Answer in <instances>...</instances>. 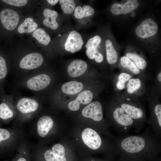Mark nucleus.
I'll return each mask as SVG.
<instances>
[{"instance_id":"f257e3e1","label":"nucleus","mask_w":161,"mask_h":161,"mask_svg":"<svg viewBox=\"0 0 161 161\" xmlns=\"http://www.w3.org/2000/svg\"><path fill=\"white\" fill-rule=\"evenodd\" d=\"M17 116L14 120L13 128L21 127L34 119L40 114L42 104L39 97H21L15 100Z\"/></svg>"},{"instance_id":"f03ea898","label":"nucleus","mask_w":161,"mask_h":161,"mask_svg":"<svg viewBox=\"0 0 161 161\" xmlns=\"http://www.w3.org/2000/svg\"><path fill=\"white\" fill-rule=\"evenodd\" d=\"M27 134L23 127H0V158L11 155L27 138Z\"/></svg>"},{"instance_id":"7ed1b4c3","label":"nucleus","mask_w":161,"mask_h":161,"mask_svg":"<svg viewBox=\"0 0 161 161\" xmlns=\"http://www.w3.org/2000/svg\"><path fill=\"white\" fill-rule=\"evenodd\" d=\"M51 80L49 75L37 70L25 76L16 79L15 84L20 89L31 91L35 96H38L39 93L49 86Z\"/></svg>"},{"instance_id":"20e7f679","label":"nucleus","mask_w":161,"mask_h":161,"mask_svg":"<svg viewBox=\"0 0 161 161\" xmlns=\"http://www.w3.org/2000/svg\"><path fill=\"white\" fill-rule=\"evenodd\" d=\"M118 147L130 154L140 153L149 149L158 148L155 140L147 135L129 136L121 140Z\"/></svg>"},{"instance_id":"39448f33","label":"nucleus","mask_w":161,"mask_h":161,"mask_svg":"<svg viewBox=\"0 0 161 161\" xmlns=\"http://www.w3.org/2000/svg\"><path fill=\"white\" fill-rule=\"evenodd\" d=\"M54 126V121L50 116L39 114L31 123L29 129V134L42 144L47 138Z\"/></svg>"},{"instance_id":"423d86ee","label":"nucleus","mask_w":161,"mask_h":161,"mask_svg":"<svg viewBox=\"0 0 161 161\" xmlns=\"http://www.w3.org/2000/svg\"><path fill=\"white\" fill-rule=\"evenodd\" d=\"M44 60L43 56L39 53L33 52L25 55L20 60L19 69L14 76L17 79L38 70L43 64Z\"/></svg>"},{"instance_id":"0eeeda50","label":"nucleus","mask_w":161,"mask_h":161,"mask_svg":"<svg viewBox=\"0 0 161 161\" xmlns=\"http://www.w3.org/2000/svg\"><path fill=\"white\" fill-rule=\"evenodd\" d=\"M0 121L4 124L14 120L17 116L15 100L10 95L4 94L0 97Z\"/></svg>"},{"instance_id":"6e6552de","label":"nucleus","mask_w":161,"mask_h":161,"mask_svg":"<svg viewBox=\"0 0 161 161\" xmlns=\"http://www.w3.org/2000/svg\"><path fill=\"white\" fill-rule=\"evenodd\" d=\"M31 161H59L51 149H46L42 144H32Z\"/></svg>"},{"instance_id":"1a4fd4ad","label":"nucleus","mask_w":161,"mask_h":161,"mask_svg":"<svg viewBox=\"0 0 161 161\" xmlns=\"http://www.w3.org/2000/svg\"><path fill=\"white\" fill-rule=\"evenodd\" d=\"M158 30V27L156 22L152 19L148 18L137 27L135 32L140 38H146L155 35Z\"/></svg>"},{"instance_id":"9d476101","label":"nucleus","mask_w":161,"mask_h":161,"mask_svg":"<svg viewBox=\"0 0 161 161\" xmlns=\"http://www.w3.org/2000/svg\"><path fill=\"white\" fill-rule=\"evenodd\" d=\"M81 137L84 144L92 149L97 150L102 145V141L100 136L91 128L84 129L82 132Z\"/></svg>"},{"instance_id":"9b49d317","label":"nucleus","mask_w":161,"mask_h":161,"mask_svg":"<svg viewBox=\"0 0 161 161\" xmlns=\"http://www.w3.org/2000/svg\"><path fill=\"white\" fill-rule=\"evenodd\" d=\"M101 41L100 37L96 35L90 38L86 46V54L88 57L91 59H95L97 63L102 62L103 58L102 54L99 52L98 47Z\"/></svg>"},{"instance_id":"f8f14e48","label":"nucleus","mask_w":161,"mask_h":161,"mask_svg":"<svg viewBox=\"0 0 161 161\" xmlns=\"http://www.w3.org/2000/svg\"><path fill=\"white\" fill-rule=\"evenodd\" d=\"M0 17L4 27L10 30H13L16 27L19 21L18 13L8 8L4 9L1 11Z\"/></svg>"},{"instance_id":"ddd939ff","label":"nucleus","mask_w":161,"mask_h":161,"mask_svg":"<svg viewBox=\"0 0 161 161\" xmlns=\"http://www.w3.org/2000/svg\"><path fill=\"white\" fill-rule=\"evenodd\" d=\"M32 146V144L26 138L16 150L13 157L4 161H31Z\"/></svg>"},{"instance_id":"4468645a","label":"nucleus","mask_w":161,"mask_h":161,"mask_svg":"<svg viewBox=\"0 0 161 161\" xmlns=\"http://www.w3.org/2000/svg\"><path fill=\"white\" fill-rule=\"evenodd\" d=\"M82 114L84 117L91 118L95 121H101L103 116L101 104L97 101L90 103L83 109Z\"/></svg>"},{"instance_id":"2eb2a0df","label":"nucleus","mask_w":161,"mask_h":161,"mask_svg":"<svg viewBox=\"0 0 161 161\" xmlns=\"http://www.w3.org/2000/svg\"><path fill=\"white\" fill-rule=\"evenodd\" d=\"M83 41L80 34L73 30L69 33L64 44L66 50L74 53L80 50L83 44Z\"/></svg>"},{"instance_id":"dca6fc26","label":"nucleus","mask_w":161,"mask_h":161,"mask_svg":"<svg viewBox=\"0 0 161 161\" xmlns=\"http://www.w3.org/2000/svg\"><path fill=\"white\" fill-rule=\"evenodd\" d=\"M139 4L137 0H128L124 4L115 3L112 6L110 10L115 15H126L131 13L138 7Z\"/></svg>"},{"instance_id":"f3484780","label":"nucleus","mask_w":161,"mask_h":161,"mask_svg":"<svg viewBox=\"0 0 161 161\" xmlns=\"http://www.w3.org/2000/svg\"><path fill=\"white\" fill-rule=\"evenodd\" d=\"M113 117L115 123L124 129L131 126L134 124L133 119L127 114L121 107H117L114 110Z\"/></svg>"},{"instance_id":"a211bd4d","label":"nucleus","mask_w":161,"mask_h":161,"mask_svg":"<svg viewBox=\"0 0 161 161\" xmlns=\"http://www.w3.org/2000/svg\"><path fill=\"white\" fill-rule=\"evenodd\" d=\"M93 98V94L90 91L84 90L80 93L75 100L69 103L68 108L72 111H77L79 109L80 104H88L91 102Z\"/></svg>"},{"instance_id":"6ab92c4d","label":"nucleus","mask_w":161,"mask_h":161,"mask_svg":"<svg viewBox=\"0 0 161 161\" xmlns=\"http://www.w3.org/2000/svg\"><path fill=\"white\" fill-rule=\"evenodd\" d=\"M87 64L84 61L77 59L72 61L69 66L67 72L72 77H77L81 75L86 70Z\"/></svg>"},{"instance_id":"aec40b11","label":"nucleus","mask_w":161,"mask_h":161,"mask_svg":"<svg viewBox=\"0 0 161 161\" xmlns=\"http://www.w3.org/2000/svg\"><path fill=\"white\" fill-rule=\"evenodd\" d=\"M45 18L43 20V23L45 26L55 30L58 27V24L56 21L58 14L55 11L46 8L43 12Z\"/></svg>"},{"instance_id":"412c9836","label":"nucleus","mask_w":161,"mask_h":161,"mask_svg":"<svg viewBox=\"0 0 161 161\" xmlns=\"http://www.w3.org/2000/svg\"><path fill=\"white\" fill-rule=\"evenodd\" d=\"M83 85L80 82L71 81L64 83L61 87V90L64 93L73 95L80 92L83 88Z\"/></svg>"},{"instance_id":"4be33fe9","label":"nucleus","mask_w":161,"mask_h":161,"mask_svg":"<svg viewBox=\"0 0 161 161\" xmlns=\"http://www.w3.org/2000/svg\"><path fill=\"white\" fill-rule=\"evenodd\" d=\"M9 70L6 61L0 55V97L5 93L4 86L7 76L9 74Z\"/></svg>"},{"instance_id":"5701e85b","label":"nucleus","mask_w":161,"mask_h":161,"mask_svg":"<svg viewBox=\"0 0 161 161\" xmlns=\"http://www.w3.org/2000/svg\"><path fill=\"white\" fill-rule=\"evenodd\" d=\"M121 107L133 119L139 120L141 119L143 117V111L139 108L126 103L122 104Z\"/></svg>"},{"instance_id":"b1692460","label":"nucleus","mask_w":161,"mask_h":161,"mask_svg":"<svg viewBox=\"0 0 161 161\" xmlns=\"http://www.w3.org/2000/svg\"><path fill=\"white\" fill-rule=\"evenodd\" d=\"M38 27L37 24L32 18H27L18 27V31L21 33H30L35 31Z\"/></svg>"},{"instance_id":"393cba45","label":"nucleus","mask_w":161,"mask_h":161,"mask_svg":"<svg viewBox=\"0 0 161 161\" xmlns=\"http://www.w3.org/2000/svg\"><path fill=\"white\" fill-rule=\"evenodd\" d=\"M106 58L108 63L110 64L115 63L118 58V54L114 48L111 41L108 39L106 41Z\"/></svg>"},{"instance_id":"a878e982","label":"nucleus","mask_w":161,"mask_h":161,"mask_svg":"<svg viewBox=\"0 0 161 161\" xmlns=\"http://www.w3.org/2000/svg\"><path fill=\"white\" fill-rule=\"evenodd\" d=\"M95 12L94 9L89 5H84L82 7L78 6L74 10V15L76 18L80 19L92 16Z\"/></svg>"},{"instance_id":"bb28decb","label":"nucleus","mask_w":161,"mask_h":161,"mask_svg":"<svg viewBox=\"0 0 161 161\" xmlns=\"http://www.w3.org/2000/svg\"><path fill=\"white\" fill-rule=\"evenodd\" d=\"M32 36L39 43L44 45H48L51 41L50 36L42 28H39L33 32Z\"/></svg>"},{"instance_id":"cd10ccee","label":"nucleus","mask_w":161,"mask_h":161,"mask_svg":"<svg viewBox=\"0 0 161 161\" xmlns=\"http://www.w3.org/2000/svg\"><path fill=\"white\" fill-rule=\"evenodd\" d=\"M52 150L59 161H67L64 147L60 144H56L52 148Z\"/></svg>"},{"instance_id":"c85d7f7f","label":"nucleus","mask_w":161,"mask_h":161,"mask_svg":"<svg viewBox=\"0 0 161 161\" xmlns=\"http://www.w3.org/2000/svg\"><path fill=\"white\" fill-rule=\"evenodd\" d=\"M120 62L123 67L129 69L134 74H137L140 72L139 69L133 62L126 56L122 57Z\"/></svg>"},{"instance_id":"c756f323","label":"nucleus","mask_w":161,"mask_h":161,"mask_svg":"<svg viewBox=\"0 0 161 161\" xmlns=\"http://www.w3.org/2000/svg\"><path fill=\"white\" fill-rule=\"evenodd\" d=\"M126 56L132 60L139 69L143 70L146 68L147 65L146 61L137 54L134 53H128L126 54Z\"/></svg>"},{"instance_id":"7c9ffc66","label":"nucleus","mask_w":161,"mask_h":161,"mask_svg":"<svg viewBox=\"0 0 161 161\" xmlns=\"http://www.w3.org/2000/svg\"><path fill=\"white\" fill-rule=\"evenodd\" d=\"M59 3L64 12L67 14L72 13L75 8L76 4L72 0H60Z\"/></svg>"},{"instance_id":"2f4dec72","label":"nucleus","mask_w":161,"mask_h":161,"mask_svg":"<svg viewBox=\"0 0 161 161\" xmlns=\"http://www.w3.org/2000/svg\"><path fill=\"white\" fill-rule=\"evenodd\" d=\"M141 81L138 78H131L127 84V91L129 93H133L141 87Z\"/></svg>"},{"instance_id":"473e14b6","label":"nucleus","mask_w":161,"mask_h":161,"mask_svg":"<svg viewBox=\"0 0 161 161\" xmlns=\"http://www.w3.org/2000/svg\"><path fill=\"white\" fill-rule=\"evenodd\" d=\"M131 76L129 74L122 72L120 73L118 77V81L116 84L117 88L119 90L123 89L125 87L126 82L129 80Z\"/></svg>"},{"instance_id":"72a5a7b5","label":"nucleus","mask_w":161,"mask_h":161,"mask_svg":"<svg viewBox=\"0 0 161 161\" xmlns=\"http://www.w3.org/2000/svg\"><path fill=\"white\" fill-rule=\"evenodd\" d=\"M154 112L156 118L157 132H160L161 128V105H156L154 108Z\"/></svg>"},{"instance_id":"f704fd0d","label":"nucleus","mask_w":161,"mask_h":161,"mask_svg":"<svg viewBox=\"0 0 161 161\" xmlns=\"http://www.w3.org/2000/svg\"><path fill=\"white\" fill-rule=\"evenodd\" d=\"M4 2L10 5L20 7L26 5L28 1L27 0H4Z\"/></svg>"},{"instance_id":"c9c22d12","label":"nucleus","mask_w":161,"mask_h":161,"mask_svg":"<svg viewBox=\"0 0 161 161\" xmlns=\"http://www.w3.org/2000/svg\"><path fill=\"white\" fill-rule=\"evenodd\" d=\"M48 3L51 5H54L56 4L58 1V0H47Z\"/></svg>"},{"instance_id":"e433bc0d","label":"nucleus","mask_w":161,"mask_h":161,"mask_svg":"<svg viewBox=\"0 0 161 161\" xmlns=\"http://www.w3.org/2000/svg\"><path fill=\"white\" fill-rule=\"evenodd\" d=\"M158 80L160 82H161V73L160 72L157 75V76Z\"/></svg>"},{"instance_id":"4c0bfd02","label":"nucleus","mask_w":161,"mask_h":161,"mask_svg":"<svg viewBox=\"0 0 161 161\" xmlns=\"http://www.w3.org/2000/svg\"><path fill=\"white\" fill-rule=\"evenodd\" d=\"M131 15L132 17H135L136 16V13L135 12L133 11L131 13Z\"/></svg>"},{"instance_id":"58836bf2","label":"nucleus","mask_w":161,"mask_h":161,"mask_svg":"<svg viewBox=\"0 0 161 161\" xmlns=\"http://www.w3.org/2000/svg\"><path fill=\"white\" fill-rule=\"evenodd\" d=\"M1 122L0 121V126L1 125Z\"/></svg>"},{"instance_id":"ea45409f","label":"nucleus","mask_w":161,"mask_h":161,"mask_svg":"<svg viewBox=\"0 0 161 161\" xmlns=\"http://www.w3.org/2000/svg\"><path fill=\"white\" fill-rule=\"evenodd\" d=\"M91 161H95L94 160H91Z\"/></svg>"},{"instance_id":"a19ab883","label":"nucleus","mask_w":161,"mask_h":161,"mask_svg":"<svg viewBox=\"0 0 161 161\" xmlns=\"http://www.w3.org/2000/svg\"></svg>"}]
</instances>
